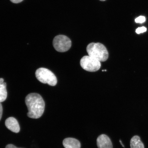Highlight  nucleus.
Here are the masks:
<instances>
[{
  "instance_id": "f257e3e1",
  "label": "nucleus",
  "mask_w": 148,
  "mask_h": 148,
  "mask_svg": "<svg viewBox=\"0 0 148 148\" xmlns=\"http://www.w3.org/2000/svg\"><path fill=\"white\" fill-rule=\"evenodd\" d=\"M25 103L28 110L27 115L29 117L36 119L41 117L45 110V103L40 94H29L25 97Z\"/></svg>"
},
{
  "instance_id": "f03ea898",
  "label": "nucleus",
  "mask_w": 148,
  "mask_h": 148,
  "mask_svg": "<svg viewBox=\"0 0 148 148\" xmlns=\"http://www.w3.org/2000/svg\"><path fill=\"white\" fill-rule=\"evenodd\" d=\"M88 55L93 57L101 62L107 60L108 57V53L104 45L99 42L90 43L86 48Z\"/></svg>"
},
{
  "instance_id": "7ed1b4c3",
  "label": "nucleus",
  "mask_w": 148,
  "mask_h": 148,
  "mask_svg": "<svg viewBox=\"0 0 148 148\" xmlns=\"http://www.w3.org/2000/svg\"><path fill=\"white\" fill-rule=\"evenodd\" d=\"M36 76L40 82L47 84L51 86L56 85L57 80L56 77L50 70L45 68H39L36 70Z\"/></svg>"
},
{
  "instance_id": "20e7f679",
  "label": "nucleus",
  "mask_w": 148,
  "mask_h": 148,
  "mask_svg": "<svg viewBox=\"0 0 148 148\" xmlns=\"http://www.w3.org/2000/svg\"><path fill=\"white\" fill-rule=\"evenodd\" d=\"M53 44L56 50L60 52H64L71 48V41L67 36L60 35L55 37Z\"/></svg>"
},
{
  "instance_id": "39448f33",
  "label": "nucleus",
  "mask_w": 148,
  "mask_h": 148,
  "mask_svg": "<svg viewBox=\"0 0 148 148\" xmlns=\"http://www.w3.org/2000/svg\"><path fill=\"white\" fill-rule=\"evenodd\" d=\"M80 64L83 69L89 72L97 71L101 67L100 62L89 56L83 57L81 60Z\"/></svg>"
},
{
  "instance_id": "423d86ee",
  "label": "nucleus",
  "mask_w": 148,
  "mask_h": 148,
  "mask_svg": "<svg viewBox=\"0 0 148 148\" xmlns=\"http://www.w3.org/2000/svg\"><path fill=\"white\" fill-rule=\"evenodd\" d=\"M97 145L98 148H113L112 141L107 135H100L97 139Z\"/></svg>"
},
{
  "instance_id": "0eeeda50",
  "label": "nucleus",
  "mask_w": 148,
  "mask_h": 148,
  "mask_svg": "<svg viewBox=\"0 0 148 148\" xmlns=\"http://www.w3.org/2000/svg\"><path fill=\"white\" fill-rule=\"evenodd\" d=\"M5 126L12 132L18 133L20 130V127L17 120L14 117L7 118L5 122Z\"/></svg>"
},
{
  "instance_id": "6e6552de",
  "label": "nucleus",
  "mask_w": 148,
  "mask_h": 148,
  "mask_svg": "<svg viewBox=\"0 0 148 148\" xmlns=\"http://www.w3.org/2000/svg\"><path fill=\"white\" fill-rule=\"evenodd\" d=\"M63 145L65 148H81V147L78 140L71 138H65L63 141Z\"/></svg>"
},
{
  "instance_id": "1a4fd4ad",
  "label": "nucleus",
  "mask_w": 148,
  "mask_h": 148,
  "mask_svg": "<svg viewBox=\"0 0 148 148\" xmlns=\"http://www.w3.org/2000/svg\"><path fill=\"white\" fill-rule=\"evenodd\" d=\"M131 148H144V144L140 140L139 136H133L130 140Z\"/></svg>"
},
{
  "instance_id": "9d476101",
  "label": "nucleus",
  "mask_w": 148,
  "mask_h": 148,
  "mask_svg": "<svg viewBox=\"0 0 148 148\" xmlns=\"http://www.w3.org/2000/svg\"><path fill=\"white\" fill-rule=\"evenodd\" d=\"M6 83L3 82L0 84V103L6 100L7 96L6 90Z\"/></svg>"
},
{
  "instance_id": "9b49d317",
  "label": "nucleus",
  "mask_w": 148,
  "mask_h": 148,
  "mask_svg": "<svg viewBox=\"0 0 148 148\" xmlns=\"http://www.w3.org/2000/svg\"><path fill=\"white\" fill-rule=\"evenodd\" d=\"M135 22L137 23H142L145 22L146 21V18L145 16H140L136 18L135 20Z\"/></svg>"
},
{
  "instance_id": "f8f14e48",
  "label": "nucleus",
  "mask_w": 148,
  "mask_h": 148,
  "mask_svg": "<svg viewBox=\"0 0 148 148\" xmlns=\"http://www.w3.org/2000/svg\"><path fill=\"white\" fill-rule=\"evenodd\" d=\"M147 30V29L145 27H139L136 29V32L138 34H140V33L146 32Z\"/></svg>"
},
{
  "instance_id": "ddd939ff",
  "label": "nucleus",
  "mask_w": 148,
  "mask_h": 148,
  "mask_svg": "<svg viewBox=\"0 0 148 148\" xmlns=\"http://www.w3.org/2000/svg\"><path fill=\"white\" fill-rule=\"evenodd\" d=\"M3 107L1 103H0V120H1L3 114Z\"/></svg>"
},
{
  "instance_id": "4468645a",
  "label": "nucleus",
  "mask_w": 148,
  "mask_h": 148,
  "mask_svg": "<svg viewBox=\"0 0 148 148\" xmlns=\"http://www.w3.org/2000/svg\"><path fill=\"white\" fill-rule=\"evenodd\" d=\"M23 0H10V1L12 3H18L21 2Z\"/></svg>"
},
{
  "instance_id": "2eb2a0df",
  "label": "nucleus",
  "mask_w": 148,
  "mask_h": 148,
  "mask_svg": "<svg viewBox=\"0 0 148 148\" xmlns=\"http://www.w3.org/2000/svg\"><path fill=\"white\" fill-rule=\"evenodd\" d=\"M5 148H18L16 147V146L12 145V144H8V145H7L5 147Z\"/></svg>"
},
{
  "instance_id": "dca6fc26",
  "label": "nucleus",
  "mask_w": 148,
  "mask_h": 148,
  "mask_svg": "<svg viewBox=\"0 0 148 148\" xmlns=\"http://www.w3.org/2000/svg\"><path fill=\"white\" fill-rule=\"evenodd\" d=\"M4 79L3 78H0V84H2L4 82Z\"/></svg>"
},
{
  "instance_id": "f3484780",
  "label": "nucleus",
  "mask_w": 148,
  "mask_h": 148,
  "mask_svg": "<svg viewBox=\"0 0 148 148\" xmlns=\"http://www.w3.org/2000/svg\"><path fill=\"white\" fill-rule=\"evenodd\" d=\"M100 1H106V0H100Z\"/></svg>"
},
{
  "instance_id": "a211bd4d",
  "label": "nucleus",
  "mask_w": 148,
  "mask_h": 148,
  "mask_svg": "<svg viewBox=\"0 0 148 148\" xmlns=\"http://www.w3.org/2000/svg\"><path fill=\"white\" fill-rule=\"evenodd\" d=\"M104 71H107V70H104Z\"/></svg>"
},
{
  "instance_id": "6ab92c4d",
  "label": "nucleus",
  "mask_w": 148,
  "mask_h": 148,
  "mask_svg": "<svg viewBox=\"0 0 148 148\" xmlns=\"http://www.w3.org/2000/svg\"><path fill=\"white\" fill-rule=\"evenodd\" d=\"M104 71V70H102V71Z\"/></svg>"
}]
</instances>
